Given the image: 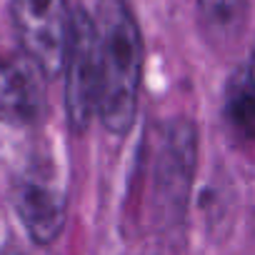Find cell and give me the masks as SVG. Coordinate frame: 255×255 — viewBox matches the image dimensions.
<instances>
[{"label": "cell", "instance_id": "cell-3", "mask_svg": "<svg viewBox=\"0 0 255 255\" xmlns=\"http://www.w3.org/2000/svg\"><path fill=\"white\" fill-rule=\"evenodd\" d=\"M65 115L73 133H85L98 105V30L88 10L70 13V35L65 48Z\"/></svg>", "mask_w": 255, "mask_h": 255}, {"label": "cell", "instance_id": "cell-1", "mask_svg": "<svg viewBox=\"0 0 255 255\" xmlns=\"http://www.w3.org/2000/svg\"><path fill=\"white\" fill-rule=\"evenodd\" d=\"M98 105L108 133L125 138L133 130L143 78V35L125 0H100L98 18Z\"/></svg>", "mask_w": 255, "mask_h": 255}, {"label": "cell", "instance_id": "cell-5", "mask_svg": "<svg viewBox=\"0 0 255 255\" xmlns=\"http://www.w3.org/2000/svg\"><path fill=\"white\" fill-rule=\"evenodd\" d=\"M13 208L30 240L38 245H48L60 235L65 225L68 200L65 193L55 185V175L30 170L25 175H18L13 185Z\"/></svg>", "mask_w": 255, "mask_h": 255}, {"label": "cell", "instance_id": "cell-8", "mask_svg": "<svg viewBox=\"0 0 255 255\" xmlns=\"http://www.w3.org/2000/svg\"><path fill=\"white\" fill-rule=\"evenodd\" d=\"M253 65L250 60H243L228 88H225V103H223V115L228 123V130L238 143H250L255 135V98H253Z\"/></svg>", "mask_w": 255, "mask_h": 255}, {"label": "cell", "instance_id": "cell-4", "mask_svg": "<svg viewBox=\"0 0 255 255\" xmlns=\"http://www.w3.org/2000/svg\"><path fill=\"white\" fill-rule=\"evenodd\" d=\"M13 25L38 70L45 78L60 75L70 35L68 0H13Z\"/></svg>", "mask_w": 255, "mask_h": 255}, {"label": "cell", "instance_id": "cell-2", "mask_svg": "<svg viewBox=\"0 0 255 255\" xmlns=\"http://www.w3.org/2000/svg\"><path fill=\"white\" fill-rule=\"evenodd\" d=\"M198 153V133L190 120L175 118L158 128L150 165H148V193H145V218L158 238L180 233Z\"/></svg>", "mask_w": 255, "mask_h": 255}, {"label": "cell", "instance_id": "cell-6", "mask_svg": "<svg viewBox=\"0 0 255 255\" xmlns=\"http://www.w3.org/2000/svg\"><path fill=\"white\" fill-rule=\"evenodd\" d=\"M38 65L25 53H0V120L33 125L43 115Z\"/></svg>", "mask_w": 255, "mask_h": 255}, {"label": "cell", "instance_id": "cell-7", "mask_svg": "<svg viewBox=\"0 0 255 255\" xmlns=\"http://www.w3.org/2000/svg\"><path fill=\"white\" fill-rule=\"evenodd\" d=\"M208 43L228 53L238 43L248 23V0H195Z\"/></svg>", "mask_w": 255, "mask_h": 255}]
</instances>
